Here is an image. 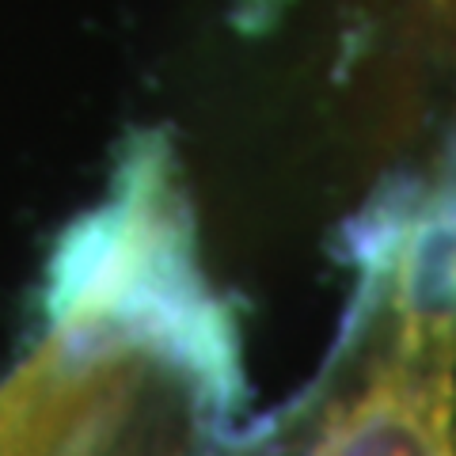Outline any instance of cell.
Instances as JSON below:
<instances>
[{"mask_svg": "<svg viewBox=\"0 0 456 456\" xmlns=\"http://www.w3.org/2000/svg\"><path fill=\"white\" fill-rule=\"evenodd\" d=\"M46 312L61 335H114L175 365L209 407L240 388L232 335L191 266V224L156 137H141L114 198L65 232Z\"/></svg>", "mask_w": 456, "mask_h": 456, "instance_id": "obj_1", "label": "cell"}, {"mask_svg": "<svg viewBox=\"0 0 456 456\" xmlns=\"http://www.w3.org/2000/svg\"><path fill=\"white\" fill-rule=\"evenodd\" d=\"M122 369L88 362V346L61 335L0 384V456H65Z\"/></svg>", "mask_w": 456, "mask_h": 456, "instance_id": "obj_2", "label": "cell"}, {"mask_svg": "<svg viewBox=\"0 0 456 456\" xmlns=\"http://www.w3.org/2000/svg\"><path fill=\"white\" fill-rule=\"evenodd\" d=\"M399 373L354 403L312 456H445V399L415 369Z\"/></svg>", "mask_w": 456, "mask_h": 456, "instance_id": "obj_3", "label": "cell"}]
</instances>
